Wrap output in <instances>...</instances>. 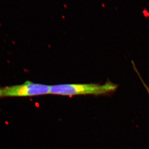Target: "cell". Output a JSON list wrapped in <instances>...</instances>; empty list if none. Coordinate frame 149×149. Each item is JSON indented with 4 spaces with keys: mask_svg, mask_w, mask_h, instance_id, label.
Here are the masks:
<instances>
[{
    "mask_svg": "<svg viewBox=\"0 0 149 149\" xmlns=\"http://www.w3.org/2000/svg\"><path fill=\"white\" fill-rule=\"evenodd\" d=\"M116 84L108 81L104 84L97 83L64 84L50 86V94L69 96H107L114 93L118 88Z\"/></svg>",
    "mask_w": 149,
    "mask_h": 149,
    "instance_id": "cell-1",
    "label": "cell"
},
{
    "mask_svg": "<svg viewBox=\"0 0 149 149\" xmlns=\"http://www.w3.org/2000/svg\"><path fill=\"white\" fill-rule=\"evenodd\" d=\"M50 86L26 81L19 85L0 86V98L7 97H28L49 94Z\"/></svg>",
    "mask_w": 149,
    "mask_h": 149,
    "instance_id": "cell-2",
    "label": "cell"
},
{
    "mask_svg": "<svg viewBox=\"0 0 149 149\" xmlns=\"http://www.w3.org/2000/svg\"><path fill=\"white\" fill-rule=\"evenodd\" d=\"M132 63L134 69L135 70V71L136 72V74H138V76L139 77V79H141V82H142V84H143L144 86V87L145 88V89H146V91H147L148 93V95H149V88L148 86H147V85L145 83V82H144V80L142 79V77H141V74H139V72L138 71V69H136V66L135 65V63H134V62L133 61H132Z\"/></svg>",
    "mask_w": 149,
    "mask_h": 149,
    "instance_id": "cell-3",
    "label": "cell"
},
{
    "mask_svg": "<svg viewBox=\"0 0 149 149\" xmlns=\"http://www.w3.org/2000/svg\"><path fill=\"white\" fill-rule=\"evenodd\" d=\"M143 13L144 15L146 18L149 17V12L147 10H144L143 11Z\"/></svg>",
    "mask_w": 149,
    "mask_h": 149,
    "instance_id": "cell-4",
    "label": "cell"
}]
</instances>
